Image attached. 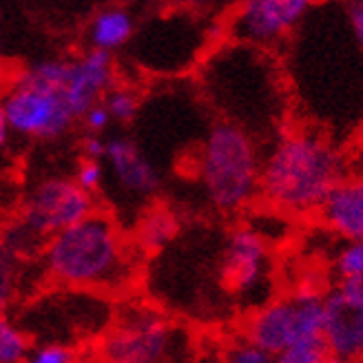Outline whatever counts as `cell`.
Segmentation results:
<instances>
[{"label":"cell","instance_id":"cell-1","mask_svg":"<svg viewBox=\"0 0 363 363\" xmlns=\"http://www.w3.org/2000/svg\"><path fill=\"white\" fill-rule=\"evenodd\" d=\"M343 177V155L328 138L288 131L262 155L259 197L281 215H311L319 213Z\"/></svg>","mask_w":363,"mask_h":363},{"label":"cell","instance_id":"cell-2","mask_svg":"<svg viewBox=\"0 0 363 363\" xmlns=\"http://www.w3.org/2000/svg\"><path fill=\"white\" fill-rule=\"evenodd\" d=\"M133 244L116 220L96 211L82 222L47 240L40 262L45 275L69 290L113 293L135 275Z\"/></svg>","mask_w":363,"mask_h":363},{"label":"cell","instance_id":"cell-3","mask_svg":"<svg viewBox=\"0 0 363 363\" xmlns=\"http://www.w3.org/2000/svg\"><path fill=\"white\" fill-rule=\"evenodd\" d=\"M69 60H40L0 89V106L11 135L56 140L78 120L65 98Z\"/></svg>","mask_w":363,"mask_h":363},{"label":"cell","instance_id":"cell-4","mask_svg":"<svg viewBox=\"0 0 363 363\" xmlns=\"http://www.w3.org/2000/svg\"><path fill=\"white\" fill-rule=\"evenodd\" d=\"M262 153L252 135L220 122L208 131L197 160V175L211 206L233 215L259 197Z\"/></svg>","mask_w":363,"mask_h":363},{"label":"cell","instance_id":"cell-5","mask_svg":"<svg viewBox=\"0 0 363 363\" xmlns=\"http://www.w3.org/2000/svg\"><path fill=\"white\" fill-rule=\"evenodd\" d=\"M323 293L299 288L255 308L244 323V339L275 357L277 352L306 341L321 339Z\"/></svg>","mask_w":363,"mask_h":363},{"label":"cell","instance_id":"cell-6","mask_svg":"<svg viewBox=\"0 0 363 363\" xmlns=\"http://www.w3.org/2000/svg\"><path fill=\"white\" fill-rule=\"evenodd\" d=\"M175 328L155 308H126L100 337V363H169L175 352Z\"/></svg>","mask_w":363,"mask_h":363},{"label":"cell","instance_id":"cell-7","mask_svg":"<svg viewBox=\"0 0 363 363\" xmlns=\"http://www.w3.org/2000/svg\"><path fill=\"white\" fill-rule=\"evenodd\" d=\"M96 211V197L71 177H47L29 191L21 208V222L47 242Z\"/></svg>","mask_w":363,"mask_h":363},{"label":"cell","instance_id":"cell-8","mask_svg":"<svg viewBox=\"0 0 363 363\" xmlns=\"http://www.w3.org/2000/svg\"><path fill=\"white\" fill-rule=\"evenodd\" d=\"M220 277L235 297L246 301L259 297L270 277V250L257 228L240 226L228 235L220 259Z\"/></svg>","mask_w":363,"mask_h":363},{"label":"cell","instance_id":"cell-9","mask_svg":"<svg viewBox=\"0 0 363 363\" xmlns=\"http://www.w3.org/2000/svg\"><path fill=\"white\" fill-rule=\"evenodd\" d=\"M311 9L308 0H248L233 11L228 35L233 43L268 49L284 40Z\"/></svg>","mask_w":363,"mask_h":363},{"label":"cell","instance_id":"cell-10","mask_svg":"<svg viewBox=\"0 0 363 363\" xmlns=\"http://www.w3.org/2000/svg\"><path fill=\"white\" fill-rule=\"evenodd\" d=\"M116 86L113 58L102 51H86L69 60V74L65 82V98L74 116L80 120L86 108L102 102L104 96Z\"/></svg>","mask_w":363,"mask_h":363},{"label":"cell","instance_id":"cell-11","mask_svg":"<svg viewBox=\"0 0 363 363\" xmlns=\"http://www.w3.org/2000/svg\"><path fill=\"white\" fill-rule=\"evenodd\" d=\"M321 343L330 357L363 361V308L348 303L335 290L323 293Z\"/></svg>","mask_w":363,"mask_h":363},{"label":"cell","instance_id":"cell-12","mask_svg":"<svg viewBox=\"0 0 363 363\" xmlns=\"http://www.w3.org/2000/svg\"><path fill=\"white\" fill-rule=\"evenodd\" d=\"M102 164L111 177L131 195L149 197L160 189V173L144 155L138 144L124 135H111L106 140V151Z\"/></svg>","mask_w":363,"mask_h":363},{"label":"cell","instance_id":"cell-13","mask_svg":"<svg viewBox=\"0 0 363 363\" xmlns=\"http://www.w3.org/2000/svg\"><path fill=\"white\" fill-rule=\"evenodd\" d=\"M317 215L343 242H363V175L343 177Z\"/></svg>","mask_w":363,"mask_h":363},{"label":"cell","instance_id":"cell-14","mask_svg":"<svg viewBox=\"0 0 363 363\" xmlns=\"http://www.w3.org/2000/svg\"><path fill=\"white\" fill-rule=\"evenodd\" d=\"M135 21L133 13L124 7H104L100 9L86 27V40L91 51H102L111 56L133 38Z\"/></svg>","mask_w":363,"mask_h":363},{"label":"cell","instance_id":"cell-15","mask_svg":"<svg viewBox=\"0 0 363 363\" xmlns=\"http://www.w3.org/2000/svg\"><path fill=\"white\" fill-rule=\"evenodd\" d=\"M179 233L177 215L167 206H151L140 217L135 230V246L147 252L164 250Z\"/></svg>","mask_w":363,"mask_h":363},{"label":"cell","instance_id":"cell-16","mask_svg":"<svg viewBox=\"0 0 363 363\" xmlns=\"http://www.w3.org/2000/svg\"><path fill=\"white\" fill-rule=\"evenodd\" d=\"M31 337L9 315H0V363H25L31 350Z\"/></svg>","mask_w":363,"mask_h":363},{"label":"cell","instance_id":"cell-17","mask_svg":"<svg viewBox=\"0 0 363 363\" xmlns=\"http://www.w3.org/2000/svg\"><path fill=\"white\" fill-rule=\"evenodd\" d=\"M0 244H3L18 262H23V259L40 255L47 242L43 238H38V235H35L29 226H25L21 220H16L13 224H9L3 230V235H0Z\"/></svg>","mask_w":363,"mask_h":363},{"label":"cell","instance_id":"cell-18","mask_svg":"<svg viewBox=\"0 0 363 363\" xmlns=\"http://www.w3.org/2000/svg\"><path fill=\"white\" fill-rule=\"evenodd\" d=\"M104 108L111 122H118V124H129L135 120L138 111H140V98L133 89L129 86H113L108 94L104 96L102 100Z\"/></svg>","mask_w":363,"mask_h":363},{"label":"cell","instance_id":"cell-19","mask_svg":"<svg viewBox=\"0 0 363 363\" xmlns=\"http://www.w3.org/2000/svg\"><path fill=\"white\" fill-rule=\"evenodd\" d=\"M21 290V262L0 244V315H7Z\"/></svg>","mask_w":363,"mask_h":363},{"label":"cell","instance_id":"cell-20","mask_svg":"<svg viewBox=\"0 0 363 363\" xmlns=\"http://www.w3.org/2000/svg\"><path fill=\"white\" fill-rule=\"evenodd\" d=\"M333 275L337 281L363 275V242H343L333 255Z\"/></svg>","mask_w":363,"mask_h":363},{"label":"cell","instance_id":"cell-21","mask_svg":"<svg viewBox=\"0 0 363 363\" xmlns=\"http://www.w3.org/2000/svg\"><path fill=\"white\" fill-rule=\"evenodd\" d=\"M25 363H78V354L69 343L43 341L31 346Z\"/></svg>","mask_w":363,"mask_h":363},{"label":"cell","instance_id":"cell-22","mask_svg":"<svg viewBox=\"0 0 363 363\" xmlns=\"http://www.w3.org/2000/svg\"><path fill=\"white\" fill-rule=\"evenodd\" d=\"M328 352H325L321 339L317 341H306L297 343V346H290L281 352L272 357V363H321Z\"/></svg>","mask_w":363,"mask_h":363},{"label":"cell","instance_id":"cell-23","mask_svg":"<svg viewBox=\"0 0 363 363\" xmlns=\"http://www.w3.org/2000/svg\"><path fill=\"white\" fill-rule=\"evenodd\" d=\"M222 363H272V354L257 348L248 339H238L226 346L222 354Z\"/></svg>","mask_w":363,"mask_h":363},{"label":"cell","instance_id":"cell-24","mask_svg":"<svg viewBox=\"0 0 363 363\" xmlns=\"http://www.w3.org/2000/svg\"><path fill=\"white\" fill-rule=\"evenodd\" d=\"M104 177H106V169H104L102 162L82 160L80 164H78V169H76V175L71 177V179H74L82 191H86V193L94 195L96 191L102 189Z\"/></svg>","mask_w":363,"mask_h":363},{"label":"cell","instance_id":"cell-25","mask_svg":"<svg viewBox=\"0 0 363 363\" xmlns=\"http://www.w3.org/2000/svg\"><path fill=\"white\" fill-rule=\"evenodd\" d=\"M80 120L84 124L86 133H96V135H102L108 129V124H111V118H108V113H106V108H104L102 102H98L91 108H86L84 116Z\"/></svg>","mask_w":363,"mask_h":363},{"label":"cell","instance_id":"cell-26","mask_svg":"<svg viewBox=\"0 0 363 363\" xmlns=\"http://www.w3.org/2000/svg\"><path fill=\"white\" fill-rule=\"evenodd\" d=\"M333 290H335L339 297L346 299L348 303H352L357 308H363V275L341 279V281L335 284Z\"/></svg>","mask_w":363,"mask_h":363},{"label":"cell","instance_id":"cell-27","mask_svg":"<svg viewBox=\"0 0 363 363\" xmlns=\"http://www.w3.org/2000/svg\"><path fill=\"white\" fill-rule=\"evenodd\" d=\"M104 151H106V138H102V135L86 133V135L80 140V153H82V160L102 162V160H104Z\"/></svg>","mask_w":363,"mask_h":363},{"label":"cell","instance_id":"cell-28","mask_svg":"<svg viewBox=\"0 0 363 363\" xmlns=\"http://www.w3.org/2000/svg\"><path fill=\"white\" fill-rule=\"evenodd\" d=\"M348 21L357 45L363 49V0H354L348 5Z\"/></svg>","mask_w":363,"mask_h":363},{"label":"cell","instance_id":"cell-29","mask_svg":"<svg viewBox=\"0 0 363 363\" xmlns=\"http://www.w3.org/2000/svg\"><path fill=\"white\" fill-rule=\"evenodd\" d=\"M9 140H11V129H9V124H7L5 113H3V106H0V153L7 149Z\"/></svg>","mask_w":363,"mask_h":363},{"label":"cell","instance_id":"cell-30","mask_svg":"<svg viewBox=\"0 0 363 363\" xmlns=\"http://www.w3.org/2000/svg\"><path fill=\"white\" fill-rule=\"evenodd\" d=\"M321 363H363V361H350V359H339V357H325Z\"/></svg>","mask_w":363,"mask_h":363}]
</instances>
